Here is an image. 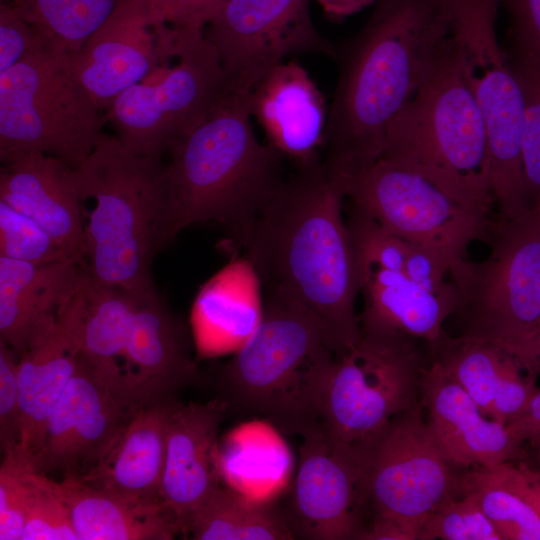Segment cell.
<instances>
[{
    "label": "cell",
    "instance_id": "6da1fadb",
    "mask_svg": "<svg viewBox=\"0 0 540 540\" xmlns=\"http://www.w3.org/2000/svg\"><path fill=\"white\" fill-rule=\"evenodd\" d=\"M447 0H376L336 45L338 77L322 161L347 176L376 161L387 130L413 99L449 34Z\"/></svg>",
    "mask_w": 540,
    "mask_h": 540
},
{
    "label": "cell",
    "instance_id": "7a4b0ae2",
    "mask_svg": "<svg viewBox=\"0 0 540 540\" xmlns=\"http://www.w3.org/2000/svg\"><path fill=\"white\" fill-rule=\"evenodd\" d=\"M343 177L322 160L285 180L253 226L244 248L264 293L313 313L338 356L360 339V280L346 221Z\"/></svg>",
    "mask_w": 540,
    "mask_h": 540
},
{
    "label": "cell",
    "instance_id": "3957f363",
    "mask_svg": "<svg viewBox=\"0 0 540 540\" xmlns=\"http://www.w3.org/2000/svg\"><path fill=\"white\" fill-rule=\"evenodd\" d=\"M247 93L227 85L202 122L169 151L162 244L216 222L237 247L284 183V158L257 138Z\"/></svg>",
    "mask_w": 540,
    "mask_h": 540
},
{
    "label": "cell",
    "instance_id": "277c9868",
    "mask_svg": "<svg viewBox=\"0 0 540 540\" xmlns=\"http://www.w3.org/2000/svg\"><path fill=\"white\" fill-rule=\"evenodd\" d=\"M263 295L258 328L220 371L218 399L303 436L320 426L338 354L313 313L285 296Z\"/></svg>",
    "mask_w": 540,
    "mask_h": 540
},
{
    "label": "cell",
    "instance_id": "5b68a950",
    "mask_svg": "<svg viewBox=\"0 0 540 540\" xmlns=\"http://www.w3.org/2000/svg\"><path fill=\"white\" fill-rule=\"evenodd\" d=\"M164 167L160 158L133 154L102 133L77 169L83 200L95 202L85 221L84 269L140 300L157 294L151 264L164 248Z\"/></svg>",
    "mask_w": 540,
    "mask_h": 540
},
{
    "label": "cell",
    "instance_id": "8992f818",
    "mask_svg": "<svg viewBox=\"0 0 540 540\" xmlns=\"http://www.w3.org/2000/svg\"><path fill=\"white\" fill-rule=\"evenodd\" d=\"M379 158L423 176L462 206L488 216L495 203L485 122L449 38L413 99L391 122Z\"/></svg>",
    "mask_w": 540,
    "mask_h": 540
},
{
    "label": "cell",
    "instance_id": "52a82bcc",
    "mask_svg": "<svg viewBox=\"0 0 540 540\" xmlns=\"http://www.w3.org/2000/svg\"><path fill=\"white\" fill-rule=\"evenodd\" d=\"M447 1L448 38L485 122L494 203L499 217L513 218L530 209L522 166L524 98L497 36L500 0Z\"/></svg>",
    "mask_w": 540,
    "mask_h": 540
},
{
    "label": "cell",
    "instance_id": "ba28073f",
    "mask_svg": "<svg viewBox=\"0 0 540 540\" xmlns=\"http://www.w3.org/2000/svg\"><path fill=\"white\" fill-rule=\"evenodd\" d=\"M99 111L68 54L47 48L23 59L0 72L1 164L39 152L78 169L102 134Z\"/></svg>",
    "mask_w": 540,
    "mask_h": 540
},
{
    "label": "cell",
    "instance_id": "9c48e42d",
    "mask_svg": "<svg viewBox=\"0 0 540 540\" xmlns=\"http://www.w3.org/2000/svg\"><path fill=\"white\" fill-rule=\"evenodd\" d=\"M417 339L360 334L337 356L320 426L329 441L365 469L391 421L419 402L423 359Z\"/></svg>",
    "mask_w": 540,
    "mask_h": 540
},
{
    "label": "cell",
    "instance_id": "30bf717a",
    "mask_svg": "<svg viewBox=\"0 0 540 540\" xmlns=\"http://www.w3.org/2000/svg\"><path fill=\"white\" fill-rule=\"evenodd\" d=\"M483 261L467 257L449 271L464 335L503 342L540 327V213L498 217Z\"/></svg>",
    "mask_w": 540,
    "mask_h": 540
},
{
    "label": "cell",
    "instance_id": "8fae6325",
    "mask_svg": "<svg viewBox=\"0 0 540 540\" xmlns=\"http://www.w3.org/2000/svg\"><path fill=\"white\" fill-rule=\"evenodd\" d=\"M176 29L173 66L156 83L131 86L107 110L116 137L133 154L161 158L202 122L226 86L204 30Z\"/></svg>",
    "mask_w": 540,
    "mask_h": 540
},
{
    "label": "cell",
    "instance_id": "7c38bea8",
    "mask_svg": "<svg viewBox=\"0 0 540 540\" xmlns=\"http://www.w3.org/2000/svg\"><path fill=\"white\" fill-rule=\"evenodd\" d=\"M343 181L351 204L395 236L441 254L451 267L466 258L473 241L489 236L488 216L399 165L378 158Z\"/></svg>",
    "mask_w": 540,
    "mask_h": 540
},
{
    "label": "cell",
    "instance_id": "4fadbf2b",
    "mask_svg": "<svg viewBox=\"0 0 540 540\" xmlns=\"http://www.w3.org/2000/svg\"><path fill=\"white\" fill-rule=\"evenodd\" d=\"M449 464L423 420L419 401L391 421L367 458L373 515L403 524L418 540L428 517L456 492L458 477Z\"/></svg>",
    "mask_w": 540,
    "mask_h": 540
},
{
    "label": "cell",
    "instance_id": "5bb4252c",
    "mask_svg": "<svg viewBox=\"0 0 540 540\" xmlns=\"http://www.w3.org/2000/svg\"><path fill=\"white\" fill-rule=\"evenodd\" d=\"M227 84L249 92L291 55L333 59L336 45L313 24L309 0H228L204 29Z\"/></svg>",
    "mask_w": 540,
    "mask_h": 540
},
{
    "label": "cell",
    "instance_id": "9a60e30c",
    "mask_svg": "<svg viewBox=\"0 0 540 540\" xmlns=\"http://www.w3.org/2000/svg\"><path fill=\"white\" fill-rule=\"evenodd\" d=\"M142 407L113 390L80 352L76 370L46 425L41 449L29 467L48 476L80 479L103 458L118 434Z\"/></svg>",
    "mask_w": 540,
    "mask_h": 540
},
{
    "label": "cell",
    "instance_id": "2e32d148",
    "mask_svg": "<svg viewBox=\"0 0 540 540\" xmlns=\"http://www.w3.org/2000/svg\"><path fill=\"white\" fill-rule=\"evenodd\" d=\"M301 437L297 475L282 510L294 539L361 540L370 506L365 469L336 448L321 426Z\"/></svg>",
    "mask_w": 540,
    "mask_h": 540
},
{
    "label": "cell",
    "instance_id": "e0dca14e",
    "mask_svg": "<svg viewBox=\"0 0 540 540\" xmlns=\"http://www.w3.org/2000/svg\"><path fill=\"white\" fill-rule=\"evenodd\" d=\"M177 29L155 20L151 0H122L81 49L73 72L98 109L175 55Z\"/></svg>",
    "mask_w": 540,
    "mask_h": 540
},
{
    "label": "cell",
    "instance_id": "ac0fdd59",
    "mask_svg": "<svg viewBox=\"0 0 540 540\" xmlns=\"http://www.w3.org/2000/svg\"><path fill=\"white\" fill-rule=\"evenodd\" d=\"M247 101L267 144L296 169L322 160L329 108L302 65L293 60L276 65L250 89Z\"/></svg>",
    "mask_w": 540,
    "mask_h": 540
},
{
    "label": "cell",
    "instance_id": "d6986e66",
    "mask_svg": "<svg viewBox=\"0 0 540 540\" xmlns=\"http://www.w3.org/2000/svg\"><path fill=\"white\" fill-rule=\"evenodd\" d=\"M119 371L122 394L137 407L175 399L195 379L182 327L158 294L140 300Z\"/></svg>",
    "mask_w": 540,
    "mask_h": 540
},
{
    "label": "cell",
    "instance_id": "ffe728a7",
    "mask_svg": "<svg viewBox=\"0 0 540 540\" xmlns=\"http://www.w3.org/2000/svg\"><path fill=\"white\" fill-rule=\"evenodd\" d=\"M226 411L225 404L216 399L205 404L177 401L171 412L160 494L175 515L180 532L220 486L218 431Z\"/></svg>",
    "mask_w": 540,
    "mask_h": 540
},
{
    "label": "cell",
    "instance_id": "44dd1931",
    "mask_svg": "<svg viewBox=\"0 0 540 540\" xmlns=\"http://www.w3.org/2000/svg\"><path fill=\"white\" fill-rule=\"evenodd\" d=\"M82 290L19 359L21 443L16 455L28 465L41 449L48 419L77 367L82 349Z\"/></svg>",
    "mask_w": 540,
    "mask_h": 540
},
{
    "label": "cell",
    "instance_id": "7402d4cb",
    "mask_svg": "<svg viewBox=\"0 0 540 540\" xmlns=\"http://www.w3.org/2000/svg\"><path fill=\"white\" fill-rule=\"evenodd\" d=\"M420 403L449 463L482 467L524 458V445L512 437L507 426L485 416L465 390L433 362L422 373Z\"/></svg>",
    "mask_w": 540,
    "mask_h": 540
},
{
    "label": "cell",
    "instance_id": "603a6c76",
    "mask_svg": "<svg viewBox=\"0 0 540 540\" xmlns=\"http://www.w3.org/2000/svg\"><path fill=\"white\" fill-rule=\"evenodd\" d=\"M0 200L38 223L84 268L82 193L77 169L44 153L2 165Z\"/></svg>",
    "mask_w": 540,
    "mask_h": 540
},
{
    "label": "cell",
    "instance_id": "cb8c5ba5",
    "mask_svg": "<svg viewBox=\"0 0 540 540\" xmlns=\"http://www.w3.org/2000/svg\"><path fill=\"white\" fill-rule=\"evenodd\" d=\"M87 277L75 260L36 264L0 256V338L24 355L54 326Z\"/></svg>",
    "mask_w": 540,
    "mask_h": 540
},
{
    "label": "cell",
    "instance_id": "d4e9b609",
    "mask_svg": "<svg viewBox=\"0 0 540 540\" xmlns=\"http://www.w3.org/2000/svg\"><path fill=\"white\" fill-rule=\"evenodd\" d=\"M176 402L165 400L140 408L100 462L79 480L126 499L163 501L160 489L167 429Z\"/></svg>",
    "mask_w": 540,
    "mask_h": 540
},
{
    "label": "cell",
    "instance_id": "484cf974",
    "mask_svg": "<svg viewBox=\"0 0 540 540\" xmlns=\"http://www.w3.org/2000/svg\"><path fill=\"white\" fill-rule=\"evenodd\" d=\"M262 289L246 257L230 262L201 287L191 312L199 358L233 354L250 339L263 316Z\"/></svg>",
    "mask_w": 540,
    "mask_h": 540
},
{
    "label": "cell",
    "instance_id": "4316f807",
    "mask_svg": "<svg viewBox=\"0 0 540 540\" xmlns=\"http://www.w3.org/2000/svg\"><path fill=\"white\" fill-rule=\"evenodd\" d=\"M360 334L403 335L431 344L452 316L454 298L428 292L403 272L374 267L359 272Z\"/></svg>",
    "mask_w": 540,
    "mask_h": 540
},
{
    "label": "cell",
    "instance_id": "83f0119b",
    "mask_svg": "<svg viewBox=\"0 0 540 540\" xmlns=\"http://www.w3.org/2000/svg\"><path fill=\"white\" fill-rule=\"evenodd\" d=\"M47 485L70 511L77 540H170L180 532L165 502H141L93 488L79 479Z\"/></svg>",
    "mask_w": 540,
    "mask_h": 540
},
{
    "label": "cell",
    "instance_id": "f1b7e54d",
    "mask_svg": "<svg viewBox=\"0 0 540 540\" xmlns=\"http://www.w3.org/2000/svg\"><path fill=\"white\" fill-rule=\"evenodd\" d=\"M431 362L461 386L490 418L494 406H507L523 399L531 381L513 356L491 340L445 332L428 344Z\"/></svg>",
    "mask_w": 540,
    "mask_h": 540
},
{
    "label": "cell",
    "instance_id": "f546056e",
    "mask_svg": "<svg viewBox=\"0 0 540 540\" xmlns=\"http://www.w3.org/2000/svg\"><path fill=\"white\" fill-rule=\"evenodd\" d=\"M82 294L81 352L96 373L123 396L119 362L140 299L121 288L100 284L89 276Z\"/></svg>",
    "mask_w": 540,
    "mask_h": 540
},
{
    "label": "cell",
    "instance_id": "4dcf8cb0",
    "mask_svg": "<svg viewBox=\"0 0 540 540\" xmlns=\"http://www.w3.org/2000/svg\"><path fill=\"white\" fill-rule=\"evenodd\" d=\"M182 532L195 540L294 539L282 510L221 485L193 513Z\"/></svg>",
    "mask_w": 540,
    "mask_h": 540
},
{
    "label": "cell",
    "instance_id": "1f68e13d",
    "mask_svg": "<svg viewBox=\"0 0 540 540\" xmlns=\"http://www.w3.org/2000/svg\"><path fill=\"white\" fill-rule=\"evenodd\" d=\"M122 0H11L17 13L33 25L51 48L78 52Z\"/></svg>",
    "mask_w": 540,
    "mask_h": 540
},
{
    "label": "cell",
    "instance_id": "d6a6232c",
    "mask_svg": "<svg viewBox=\"0 0 540 540\" xmlns=\"http://www.w3.org/2000/svg\"><path fill=\"white\" fill-rule=\"evenodd\" d=\"M456 490L474 497L501 540H540V516L485 467L458 477Z\"/></svg>",
    "mask_w": 540,
    "mask_h": 540
},
{
    "label": "cell",
    "instance_id": "836d02e7",
    "mask_svg": "<svg viewBox=\"0 0 540 540\" xmlns=\"http://www.w3.org/2000/svg\"><path fill=\"white\" fill-rule=\"evenodd\" d=\"M524 98L522 166L530 209L540 213V64L505 45Z\"/></svg>",
    "mask_w": 540,
    "mask_h": 540
},
{
    "label": "cell",
    "instance_id": "e575fe53",
    "mask_svg": "<svg viewBox=\"0 0 540 540\" xmlns=\"http://www.w3.org/2000/svg\"><path fill=\"white\" fill-rule=\"evenodd\" d=\"M0 256L36 264L75 260L38 223L1 200Z\"/></svg>",
    "mask_w": 540,
    "mask_h": 540
},
{
    "label": "cell",
    "instance_id": "d590c367",
    "mask_svg": "<svg viewBox=\"0 0 540 540\" xmlns=\"http://www.w3.org/2000/svg\"><path fill=\"white\" fill-rule=\"evenodd\" d=\"M358 273L379 267L403 272L409 243L384 229L368 213L350 203L346 220Z\"/></svg>",
    "mask_w": 540,
    "mask_h": 540
},
{
    "label": "cell",
    "instance_id": "8d00e7d4",
    "mask_svg": "<svg viewBox=\"0 0 540 540\" xmlns=\"http://www.w3.org/2000/svg\"><path fill=\"white\" fill-rule=\"evenodd\" d=\"M456 492L447 498L426 520L418 540H501L474 497Z\"/></svg>",
    "mask_w": 540,
    "mask_h": 540
},
{
    "label": "cell",
    "instance_id": "74e56055",
    "mask_svg": "<svg viewBox=\"0 0 540 540\" xmlns=\"http://www.w3.org/2000/svg\"><path fill=\"white\" fill-rule=\"evenodd\" d=\"M31 489L21 540H77L70 511L47 485L44 475L30 469Z\"/></svg>",
    "mask_w": 540,
    "mask_h": 540
},
{
    "label": "cell",
    "instance_id": "f35d334b",
    "mask_svg": "<svg viewBox=\"0 0 540 540\" xmlns=\"http://www.w3.org/2000/svg\"><path fill=\"white\" fill-rule=\"evenodd\" d=\"M30 467L5 456L0 468V540H21L31 489Z\"/></svg>",
    "mask_w": 540,
    "mask_h": 540
},
{
    "label": "cell",
    "instance_id": "ab89813d",
    "mask_svg": "<svg viewBox=\"0 0 540 540\" xmlns=\"http://www.w3.org/2000/svg\"><path fill=\"white\" fill-rule=\"evenodd\" d=\"M19 359L18 354L0 338V444L4 456L18 453L21 443Z\"/></svg>",
    "mask_w": 540,
    "mask_h": 540
},
{
    "label": "cell",
    "instance_id": "60d3db41",
    "mask_svg": "<svg viewBox=\"0 0 540 540\" xmlns=\"http://www.w3.org/2000/svg\"><path fill=\"white\" fill-rule=\"evenodd\" d=\"M51 48L41 33L8 2L0 4V72Z\"/></svg>",
    "mask_w": 540,
    "mask_h": 540
},
{
    "label": "cell",
    "instance_id": "b9f144b4",
    "mask_svg": "<svg viewBox=\"0 0 540 540\" xmlns=\"http://www.w3.org/2000/svg\"><path fill=\"white\" fill-rule=\"evenodd\" d=\"M507 12V46L540 64V0H500Z\"/></svg>",
    "mask_w": 540,
    "mask_h": 540
},
{
    "label": "cell",
    "instance_id": "7bdbcfd3",
    "mask_svg": "<svg viewBox=\"0 0 540 540\" xmlns=\"http://www.w3.org/2000/svg\"><path fill=\"white\" fill-rule=\"evenodd\" d=\"M450 268L451 263L441 254L409 243L403 273L424 290L454 298L451 283L446 279Z\"/></svg>",
    "mask_w": 540,
    "mask_h": 540
},
{
    "label": "cell",
    "instance_id": "ee69618b",
    "mask_svg": "<svg viewBox=\"0 0 540 540\" xmlns=\"http://www.w3.org/2000/svg\"><path fill=\"white\" fill-rule=\"evenodd\" d=\"M502 485L525 500L540 516V469L522 459L482 466Z\"/></svg>",
    "mask_w": 540,
    "mask_h": 540
},
{
    "label": "cell",
    "instance_id": "f6af8a7d",
    "mask_svg": "<svg viewBox=\"0 0 540 540\" xmlns=\"http://www.w3.org/2000/svg\"><path fill=\"white\" fill-rule=\"evenodd\" d=\"M506 426L512 437L523 445L540 442L539 388H536L524 409Z\"/></svg>",
    "mask_w": 540,
    "mask_h": 540
},
{
    "label": "cell",
    "instance_id": "bcb514c9",
    "mask_svg": "<svg viewBox=\"0 0 540 540\" xmlns=\"http://www.w3.org/2000/svg\"><path fill=\"white\" fill-rule=\"evenodd\" d=\"M499 344L528 374L536 378L540 373V327Z\"/></svg>",
    "mask_w": 540,
    "mask_h": 540
},
{
    "label": "cell",
    "instance_id": "7dc6e473",
    "mask_svg": "<svg viewBox=\"0 0 540 540\" xmlns=\"http://www.w3.org/2000/svg\"><path fill=\"white\" fill-rule=\"evenodd\" d=\"M199 0H151L152 12L159 23L176 28H190Z\"/></svg>",
    "mask_w": 540,
    "mask_h": 540
},
{
    "label": "cell",
    "instance_id": "c3c4849f",
    "mask_svg": "<svg viewBox=\"0 0 540 540\" xmlns=\"http://www.w3.org/2000/svg\"><path fill=\"white\" fill-rule=\"evenodd\" d=\"M324 15L332 21H341L364 8L373 5L376 0H315Z\"/></svg>",
    "mask_w": 540,
    "mask_h": 540
},
{
    "label": "cell",
    "instance_id": "681fc988",
    "mask_svg": "<svg viewBox=\"0 0 540 540\" xmlns=\"http://www.w3.org/2000/svg\"><path fill=\"white\" fill-rule=\"evenodd\" d=\"M228 0H199L190 28L203 29Z\"/></svg>",
    "mask_w": 540,
    "mask_h": 540
},
{
    "label": "cell",
    "instance_id": "f907efd6",
    "mask_svg": "<svg viewBox=\"0 0 540 540\" xmlns=\"http://www.w3.org/2000/svg\"><path fill=\"white\" fill-rule=\"evenodd\" d=\"M525 455L522 460H525L532 466L540 469V442L530 445H524Z\"/></svg>",
    "mask_w": 540,
    "mask_h": 540
}]
</instances>
